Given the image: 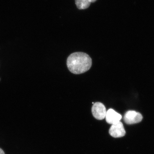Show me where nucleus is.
<instances>
[{
  "instance_id": "4",
  "label": "nucleus",
  "mask_w": 154,
  "mask_h": 154,
  "mask_svg": "<svg viewBox=\"0 0 154 154\" xmlns=\"http://www.w3.org/2000/svg\"><path fill=\"white\" fill-rule=\"evenodd\" d=\"M125 133L126 132L123 125L120 121L112 125L109 129V134L113 137H122L125 135Z\"/></svg>"
},
{
  "instance_id": "7",
  "label": "nucleus",
  "mask_w": 154,
  "mask_h": 154,
  "mask_svg": "<svg viewBox=\"0 0 154 154\" xmlns=\"http://www.w3.org/2000/svg\"><path fill=\"white\" fill-rule=\"evenodd\" d=\"M0 154H5V152L1 148H0Z\"/></svg>"
},
{
  "instance_id": "8",
  "label": "nucleus",
  "mask_w": 154,
  "mask_h": 154,
  "mask_svg": "<svg viewBox=\"0 0 154 154\" xmlns=\"http://www.w3.org/2000/svg\"><path fill=\"white\" fill-rule=\"evenodd\" d=\"M91 1V2H96V1H97V0H90Z\"/></svg>"
},
{
  "instance_id": "6",
  "label": "nucleus",
  "mask_w": 154,
  "mask_h": 154,
  "mask_svg": "<svg viewBox=\"0 0 154 154\" xmlns=\"http://www.w3.org/2000/svg\"><path fill=\"white\" fill-rule=\"evenodd\" d=\"M78 9L84 10L89 8L91 4L90 0H75Z\"/></svg>"
},
{
  "instance_id": "3",
  "label": "nucleus",
  "mask_w": 154,
  "mask_h": 154,
  "mask_svg": "<svg viewBox=\"0 0 154 154\" xmlns=\"http://www.w3.org/2000/svg\"><path fill=\"white\" fill-rule=\"evenodd\" d=\"M92 112L94 117L98 120L104 119L106 116V108L105 105L101 102H96L93 105Z\"/></svg>"
},
{
  "instance_id": "9",
  "label": "nucleus",
  "mask_w": 154,
  "mask_h": 154,
  "mask_svg": "<svg viewBox=\"0 0 154 154\" xmlns=\"http://www.w3.org/2000/svg\"><path fill=\"white\" fill-rule=\"evenodd\" d=\"M0 80H1V79H0Z\"/></svg>"
},
{
  "instance_id": "1",
  "label": "nucleus",
  "mask_w": 154,
  "mask_h": 154,
  "mask_svg": "<svg viewBox=\"0 0 154 154\" xmlns=\"http://www.w3.org/2000/svg\"><path fill=\"white\" fill-rule=\"evenodd\" d=\"M92 65L91 57L85 53H74L70 54L67 60L68 68L75 74L85 72L91 69Z\"/></svg>"
},
{
  "instance_id": "2",
  "label": "nucleus",
  "mask_w": 154,
  "mask_h": 154,
  "mask_svg": "<svg viewBox=\"0 0 154 154\" xmlns=\"http://www.w3.org/2000/svg\"><path fill=\"white\" fill-rule=\"evenodd\" d=\"M143 116L140 113L134 110H129L125 113L124 120L126 124L132 125L139 123L142 121Z\"/></svg>"
},
{
  "instance_id": "5",
  "label": "nucleus",
  "mask_w": 154,
  "mask_h": 154,
  "mask_svg": "<svg viewBox=\"0 0 154 154\" xmlns=\"http://www.w3.org/2000/svg\"><path fill=\"white\" fill-rule=\"evenodd\" d=\"M105 118L107 123L113 125L120 121L122 116L113 109H110L106 112Z\"/></svg>"
}]
</instances>
